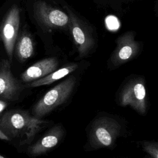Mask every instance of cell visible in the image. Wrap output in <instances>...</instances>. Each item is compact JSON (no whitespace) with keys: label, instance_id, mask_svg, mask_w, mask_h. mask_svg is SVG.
<instances>
[{"label":"cell","instance_id":"cell-17","mask_svg":"<svg viewBox=\"0 0 158 158\" xmlns=\"http://www.w3.org/2000/svg\"><path fill=\"white\" fill-rule=\"evenodd\" d=\"M0 158H7V157H4V156H3L0 154Z\"/></svg>","mask_w":158,"mask_h":158},{"label":"cell","instance_id":"cell-16","mask_svg":"<svg viewBox=\"0 0 158 158\" xmlns=\"http://www.w3.org/2000/svg\"><path fill=\"white\" fill-rule=\"evenodd\" d=\"M0 139L4 141H9V138L5 135V134L2 132V131L0 128Z\"/></svg>","mask_w":158,"mask_h":158},{"label":"cell","instance_id":"cell-1","mask_svg":"<svg viewBox=\"0 0 158 158\" xmlns=\"http://www.w3.org/2000/svg\"><path fill=\"white\" fill-rule=\"evenodd\" d=\"M50 124L30 115L27 111L13 109L0 117V128L9 141L13 140L19 146L31 144L35 136Z\"/></svg>","mask_w":158,"mask_h":158},{"label":"cell","instance_id":"cell-15","mask_svg":"<svg viewBox=\"0 0 158 158\" xmlns=\"http://www.w3.org/2000/svg\"><path fill=\"white\" fill-rule=\"evenodd\" d=\"M7 103L2 99H0V113L2 112L7 107Z\"/></svg>","mask_w":158,"mask_h":158},{"label":"cell","instance_id":"cell-9","mask_svg":"<svg viewBox=\"0 0 158 158\" xmlns=\"http://www.w3.org/2000/svg\"><path fill=\"white\" fill-rule=\"evenodd\" d=\"M24 87L13 75L9 60L4 59L0 63V98L13 101L18 99Z\"/></svg>","mask_w":158,"mask_h":158},{"label":"cell","instance_id":"cell-8","mask_svg":"<svg viewBox=\"0 0 158 158\" xmlns=\"http://www.w3.org/2000/svg\"><path fill=\"white\" fill-rule=\"evenodd\" d=\"M139 50V43L135 40V33L127 31L116 40V48L113 52L110 62L115 66L121 65L133 59Z\"/></svg>","mask_w":158,"mask_h":158},{"label":"cell","instance_id":"cell-2","mask_svg":"<svg viewBox=\"0 0 158 158\" xmlns=\"http://www.w3.org/2000/svg\"><path fill=\"white\" fill-rule=\"evenodd\" d=\"M122 130V124L113 117H98L90 126L88 141L89 145L94 149L112 147Z\"/></svg>","mask_w":158,"mask_h":158},{"label":"cell","instance_id":"cell-6","mask_svg":"<svg viewBox=\"0 0 158 158\" xmlns=\"http://www.w3.org/2000/svg\"><path fill=\"white\" fill-rule=\"evenodd\" d=\"M69 19V27L72 33L74 44L80 57H84L91 51L94 40L89 27L70 8L66 7Z\"/></svg>","mask_w":158,"mask_h":158},{"label":"cell","instance_id":"cell-7","mask_svg":"<svg viewBox=\"0 0 158 158\" xmlns=\"http://www.w3.org/2000/svg\"><path fill=\"white\" fill-rule=\"evenodd\" d=\"M20 25V10L14 6L7 13L0 30L1 38L10 62L12 60Z\"/></svg>","mask_w":158,"mask_h":158},{"label":"cell","instance_id":"cell-4","mask_svg":"<svg viewBox=\"0 0 158 158\" xmlns=\"http://www.w3.org/2000/svg\"><path fill=\"white\" fill-rule=\"evenodd\" d=\"M33 12L36 22L44 31H50L69 27L67 14L44 1H37L34 3Z\"/></svg>","mask_w":158,"mask_h":158},{"label":"cell","instance_id":"cell-12","mask_svg":"<svg viewBox=\"0 0 158 158\" xmlns=\"http://www.w3.org/2000/svg\"><path fill=\"white\" fill-rule=\"evenodd\" d=\"M77 68L78 64L76 63L67 64L60 69H57L46 76L29 83L27 86L28 87H38L52 84L72 73Z\"/></svg>","mask_w":158,"mask_h":158},{"label":"cell","instance_id":"cell-5","mask_svg":"<svg viewBox=\"0 0 158 158\" xmlns=\"http://www.w3.org/2000/svg\"><path fill=\"white\" fill-rule=\"evenodd\" d=\"M119 103L122 106H130L140 114L147 110L148 99L144 81L142 78H135L127 82L121 89Z\"/></svg>","mask_w":158,"mask_h":158},{"label":"cell","instance_id":"cell-14","mask_svg":"<svg viewBox=\"0 0 158 158\" xmlns=\"http://www.w3.org/2000/svg\"><path fill=\"white\" fill-rule=\"evenodd\" d=\"M143 149L152 158H158V144L157 142L144 141L142 143Z\"/></svg>","mask_w":158,"mask_h":158},{"label":"cell","instance_id":"cell-11","mask_svg":"<svg viewBox=\"0 0 158 158\" xmlns=\"http://www.w3.org/2000/svg\"><path fill=\"white\" fill-rule=\"evenodd\" d=\"M59 62L55 57L40 60L27 68L20 75L23 82L30 83L51 73L58 67Z\"/></svg>","mask_w":158,"mask_h":158},{"label":"cell","instance_id":"cell-3","mask_svg":"<svg viewBox=\"0 0 158 158\" xmlns=\"http://www.w3.org/2000/svg\"><path fill=\"white\" fill-rule=\"evenodd\" d=\"M77 79L70 76L51 88L33 106L32 114L41 118L68 100L75 87Z\"/></svg>","mask_w":158,"mask_h":158},{"label":"cell","instance_id":"cell-10","mask_svg":"<svg viewBox=\"0 0 158 158\" xmlns=\"http://www.w3.org/2000/svg\"><path fill=\"white\" fill-rule=\"evenodd\" d=\"M64 133L65 130L62 125H55L37 141L29 146L28 154L32 157H37L50 151L60 143Z\"/></svg>","mask_w":158,"mask_h":158},{"label":"cell","instance_id":"cell-13","mask_svg":"<svg viewBox=\"0 0 158 158\" xmlns=\"http://www.w3.org/2000/svg\"><path fill=\"white\" fill-rule=\"evenodd\" d=\"M34 52V42L31 36L24 31L19 38L16 44V53L19 59L24 62L30 58Z\"/></svg>","mask_w":158,"mask_h":158}]
</instances>
